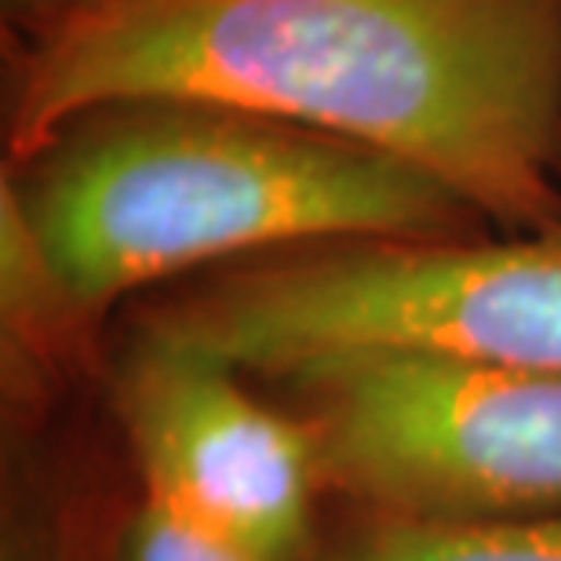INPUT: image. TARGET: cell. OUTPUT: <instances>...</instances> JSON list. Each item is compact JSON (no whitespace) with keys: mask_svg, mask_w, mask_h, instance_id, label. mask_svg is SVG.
I'll return each instance as SVG.
<instances>
[{"mask_svg":"<svg viewBox=\"0 0 561 561\" xmlns=\"http://www.w3.org/2000/svg\"><path fill=\"white\" fill-rule=\"evenodd\" d=\"M128 95L351 139L434 175L492 230L561 216V0H121L0 33L4 164Z\"/></svg>","mask_w":561,"mask_h":561,"instance_id":"6da1fadb","label":"cell"},{"mask_svg":"<svg viewBox=\"0 0 561 561\" xmlns=\"http://www.w3.org/2000/svg\"><path fill=\"white\" fill-rule=\"evenodd\" d=\"M0 183L95 321L255 255L492 230L398 157L194 95L77 110Z\"/></svg>","mask_w":561,"mask_h":561,"instance_id":"7a4b0ae2","label":"cell"},{"mask_svg":"<svg viewBox=\"0 0 561 561\" xmlns=\"http://www.w3.org/2000/svg\"><path fill=\"white\" fill-rule=\"evenodd\" d=\"M131 321L263 379L346 351H420L561 376V216L536 230L255 255L142 296Z\"/></svg>","mask_w":561,"mask_h":561,"instance_id":"3957f363","label":"cell"},{"mask_svg":"<svg viewBox=\"0 0 561 561\" xmlns=\"http://www.w3.org/2000/svg\"><path fill=\"white\" fill-rule=\"evenodd\" d=\"M324 492L379 518L561 514V376L420 351H346L266 376Z\"/></svg>","mask_w":561,"mask_h":561,"instance_id":"277c9868","label":"cell"},{"mask_svg":"<svg viewBox=\"0 0 561 561\" xmlns=\"http://www.w3.org/2000/svg\"><path fill=\"white\" fill-rule=\"evenodd\" d=\"M244 379L194 346L136 329L117 373V412L146 500L263 561H299L324 489L318 456L307 426Z\"/></svg>","mask_w":561,"mask_h":561,"instance_id":"5b68a950","label":"cell"},{"mask_svg":"<svg viewBox=\"0 0 561 561\" xmlns=\"http://www.w3.org/2000/svg\"><path fill=\"white\" fill-rule=\"evenodd\" d=\"M0 321L15 379L55 373L95 321L51 266L8 183H0Z\"/></svg>","mask_w":561,"mask_h":561,"instance_id":"8992f818","label":"cell"},{"mask_svg":"<svg viewBox=\"0 0 561 561\" xmlns=\"http://www.w3.org/2000/svg\"><path fill=\"white\" fill-rule=\"evenodd\" d=\"M324 561H561V514L423 522L362 514Z\"/></svg>","mask_w":561,"mask_h":561,"instance_id":"52a82bcc","label":"cell"},{"mask_svg":"<svg viewBox=\"0 0 561 561\" xmlns=\"http://www.w3.org/2000/svg\"><path fill=\"white\" fill-rule=\"evenodd\" d=\"M128 561H263L260 554L244 551L241 543L227 540L219 533H208L205 525L168 511L164 503L142 496V507L131 525Z\"/></svg>","mask_w":561,"mask_h":561,"instance_id":"ba28073f","label":"cell"},{"mask_svg":"<svg viewBox=\"0 0 561 561\" xmlns=\"http://www.w3.org/2000/svg\"><path fill=\"white\" fill-rule=\"evenodd\" d=\"M114 4L121 0H0V22L11 37H30V33L62 26V22L84 19Z\"/></svg>","mask_w":561,"mask_h":561,"instance_id":"9c48e42d","label":"cell"}]
</instances>
